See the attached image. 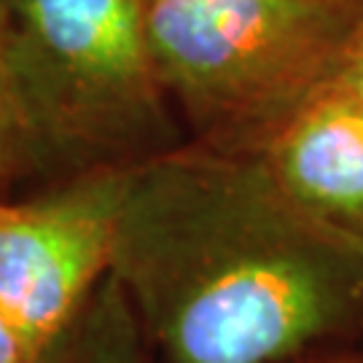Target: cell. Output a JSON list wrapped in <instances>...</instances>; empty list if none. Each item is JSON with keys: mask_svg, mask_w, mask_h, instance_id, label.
I'll return each mask as SVG.
<instances>
[{"mask_svg": "<svg viewBox=\"0 0 363 363\" xmlns=\"http://www.w3.org/2000/svg\"><path fill=\"white\" fill-rule=\"evenodd\" d=\"M0 363H33L22 337L0 312Z\"/></svg>", "mask_w": 363, "mask_h": 363, "instance_id": "cell-9", "label": "cell"}, {"mask_svg": "<svg viewBox=\"0 0 363 363\" xmlns=\"http://www.w3.org/2000/svg\"><path fill=\"white\" fill-rule=\"evenodd\" d=\"M250 151L307 208L363 237V105L337 76Z\"/></svg>", "mask_w": 363, "mask_h": 363, "instance_id": "cell-5", "label": "cell"}, {"mask_svg": "<svg viewBox=\"0 0 363 363\" xmlns=\"http://www.w3.org/2000/svg\"><path fill=\"white\" fill-rule=\"evenodd\" d=\"M19 135H25V127H22L19 105L13 97L11 76H9L6 54H3V33H0V181L11 167Z\"/></svg>", "mask_w": 363, "mask_h": 363, "instance_id": "cell-7", "label": "cell"}, {"mask_svg": "<svg viewBox=\"0 0 363 363\" xmlns=\"http://www.w3.org/2000/svg\"><path fill=\"white\" fill-rule=\"evenodd\" d=\"M0 33L25 132L100 145L159 121L145 0H6Z\"/></svg>", "mask_w": 363, "mask_h": 363, "instance_id": "cell-3", "label": "cell"}, {"mask_svg": "<svg viewBox=\"0 0 363 363\" xmlns=\"http://www.w3.org/2000/svg\"><path fill=\"white\" fill-rule=\"evenodd\" d=\"M342 363H361V361H342Z\"/></svg>", "mask_w": 363, "mask_h": 363, "instance_id": "cell-10", "label": "cell"}, {"mask_svg": "<svg viewBox=\"0 0 363 363\" xmlns=\"http://www.w3.org/2000/svg\"><path fill=\"white\" fill-rule=\"evenodd\" d=\"M124 291L111 277V288L100 310L91 312L81 325L76 318L35 363H138L127 339L130 320L124 312Z\"/></svg>", "mask_w": 363, "mask_h": 363, "instance_id": "cell-6", "label": "cell"}, {"mask_svg": "<svg viewBox=\"0 0 363 363\" xmlns=\"http://www.w3.org/2000/svg\"><path fill=\"white\" fill-rule=\"evenodd\" d=\"M167 94L223 148H256L337 76L363 0H145Z\"/></svg>", "mask_w": 363, "mask_h": 363, "instance_id": "cell-2", "label": "cell"}, {"mask_svg": "<svg viewBox=\"0 0 363 363\" xmlns=\"http://www.w3.org/2000/svg\"><path fill=\"white\" fill-rule=\"evenodd\" d=\"M337 81L363 105V22L355 27L350 43H347V49L342 54Z\"/></svg>", "mask_w": 363, "mask_h": 363, "instance_id": "cell-8", "label": "cell"}, {"mask_svg": "<svg viewBox=\"0 0 363 363\" xmlns=\"http://www.w3.org/2000/svg\"><path fill=\"white\" fill-rule=\"evenodd\" d=\"M127 167H103L33 202H0V312L33 363L111 274Z\"/></svg>", "mask_w": 363, "mask_h": 363, "instance_id": "cell-4", "label": "cell"}, {"mask_svg": "<svg viewBox=\"0 0 363 363\" xmlns=\"http://www.w3.org/2000/svg\"><path fill=\"white\" fill-rule=\"evenodd\" d=\"M111 277L169 363H280L363 312V237L250 148L127 167Z\"/></svg>", "mask_w": 363, "mask_h": 363, "instance_id": "cell-1", "label": "cell"}]
</instances>
